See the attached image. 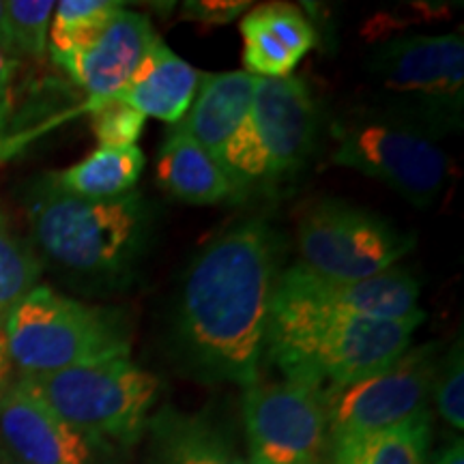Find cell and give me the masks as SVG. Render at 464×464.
<instances>
[{
  "instance_id": "14",
  "label": "cell",
  "mask_w": 464,
  "mask_h": 464,
  "mask_svg": "<svg viewBox=\"0 0 464 464\" xmlns=\"http://www.w3.org/2000/svg\"><path fill=\"white\" fill-rule=\"evenodd\" d=\"M274 295L370 321H406L421 312L420 282L400 266L365 280H332L297 263L277 276Z\"/></svg>"
},
{
  "instance_id": "23",
  "label": "cell",
  "mask_w": 464,
  "mask_h": 464,
  "mask_svg": "<svg viewBox=\"0 0 464 464\" xmlns=\"http://www.w3.org/2000/svg\"><path fill=\"white\" fill-rule=\"evenodd\" d=\"M42 263L0 213V318L37 286Z\"/></svg>"
},
{
  "instance_id": "29",
  "label": "cell",
  "mask_w": 464,
  "mask_h": 464,
  "mask_svg": "<svg viewBox=\"0 0 464 464\" xmlns=\"http://www.w3.org/2000/svg\"><path fill=\"white\" fill-rule=\"evenodd\" d=\"M434 464H464L462 439L451 440L448 448L440 450V454H437V458H434Z\"/></svg>"
},
{
  "instance_id": "21",
  "label": "cell",
  "mask_w": 464,
  "mask_h": 464,
  "mask_svg": "<svg viewBox=\"0 0 464 464\" xmlns=\"http://www.w3.org/2000/svg\"><path fill=\"white\" fill-rule=\"evenodd\" d=\"M432 440L430 413L368 434L329 440L332 464H426Z\"/></svg>"
},
{
  "instance_id": "4",
  "label": "cell",
  "mask_w": 464,
  "mask_h": 464,
  "mask_svg": "<svg viewBox=\"0 0 464 464\" xmlns=\"http://www.w3.org/2000/svg\"><path fill=\"white\" fill-rule=\"evenodd\" d=\"M5 340L24 376L130 359L131 351L127 314L82 304L48 286H34L11 307Z\"/></svg>"
},
{
  "instance_id": "31",
  "label": "cell",
  "mask_w": 464,
  "mask_h": 464,
  "mask_svg": "<svg viewBox=\"0 0 464 464\" xmlns=\"http://www.w3.org/2000/svg\"><path fill=\"white\" fill-rule=\"evenodd\" d=\"M0 464H24V462H20L17 460L15 456H11L7 450L3 448V445H0Z\"/></svg>"
},
{
  "instance_id": "15",
  "label": "cell",
  "mask_w": 464,
  "mask_h": 464,
  "mask_svg": "<svg viewBox=\"0 0 464 464\" xmlns=\"http://www.w3.org/2000/svg\"><path fill=\"white\" fill-rule=\"evenodd\" d=\"M158 39L147 15L116 9L61 69L89 95V110L114 102Z\"/></svg>"
},
{
  "instance_id": "27",
  "label": "cell",
  "mask_w": 464,
  "mask_h": 464,
  "mask_svg": "<svg viewBox=\"0 0 464 464\" xmlns=\"http://www.w3.org/2000/svg\"><path fill=\"white\" fill-rule=\"evenodd\" d=\"M20 72V58L0 48V155L7 144V130L15 108V80Z\"/></svg>"
},
{
  "instance_id": "19",
  "label": "cell",
  "mask_w": 464,
  "mask_h": 464,
  "mask_svg": "<svg viewBox=\"0 0 464 464\" xmlns=\"http://www.w3.org/2000/svg\"><path fill=\"white\" fill-rule=\"evenodd\" d=\"M155 181L172 198L188 205H222L239 200L216 160L188 133L170 127L158 150Z\"/></svg>"
},
{
  "instance_id": "2",
  "label": "cell",
  "mask_w": 464,
  "mask_h": 464,
  "mask_svg": "<svg viewBox=\"0 0 464 464\" xmlns=\"http://www.w3.org/2000/svg\"><path fill=\"white\" fill-rule=\"evenodd\" d=\"M423 318L420 312L406 321H370L274 295L265 353L284 379L324 393L396 362Z\"/></svg>"
},
{
  "instance_id": "11",
  "label": "cell",
  "mask_w": 464,
  "mask_h": 464,
  "mask_svg": "<svg viewBox=\"0 0 464 464\" xmlns=\"http://www.w3.org/2000/svg\"><path fill=\"white\" fill-rule=\"evenodd\" d=\"M249 464H321L329 443L323 392L297 381H256L243 393Z\"/></svg>"
},
{
  "instance_id": "10",
  "label": "cell",
  "mask_w": 464,
  "mask_h": 464,
  "mask_svg": "<svg viewBox=\"0 0 464 464\" xmlns=\"http://www.w3.org/2000/svg\"><path fill=\"white\" fill-rule=\"evenodd\" d=\"M256 78L241 72L202 73L196 100L181 123L172 125L194 138L216 160L239 200L254 185H265V160L252 121Z\"/></svg>"
},
{
  "instance_id": "8",
  "label": "cell",
  "mask_w": 464,
  "mask_h": 464,
  "mask_svg": "<svg viewBox=\"0 0 464 464\" xmlns=\"http://www.w3.org/2000/svg\"><path fill=\"white\" fill-rule=\"evenodd\" d=\"M301 265L332 280H365L398 266L415 235L340 200H318L297 226Z\"/></svg>"
},
{
  "instance_id": "20",
  "label": "cell",
  "mask_w": 464,
  "mask_h": 464,
  "mask_svg": "<svg viewBox=\"0 0 464 464\" xmlns=\"http://www.w3.org/2000/svg\"><path fill=\"white\" fill-rule=\"evenodd\" d=\"M142 170L144 153L140 147L97 149L65 170L45 174V181L80 198L110 200L133 191Z\"/></svg>"
},
{
  "instance_id": "5",
  "label": "cell",
  "mask_w": 464,
  "mask_h": 464,
  "mask_svg": "<svg viewBox=\"0 0 464 464\" xmlns=\"http://www.w3.org/2000/svg\"><path fill=\"white\" fill-rule=\"evenodd\" d=\"M368 72L390 119L417 127L432 138L462 127L464 42L460 34L392 39L372 52Z\"/></svg>"
},
{
  "instance_id": "13",
  "label": "cell",
  "mask_w": 464,
  "mask_h": 464,
  "mask_svg": "<svg viewBox=\"0 0 464 464\" xmlns=\"http://www.w3.org/2000/svg\"><path fill=\"white\" fill-rule=\"evenodd\" d=\"M252 121L265 160V185L293 179L314 149L318 110L310 86L297 75L256 78Z\"/></svg>"
},
{
  "instance_id": "24",
  "label": "cell",
  "mask_w": 464,
  "mask_h": 464,
  "mask_svg": "<svg viewBox=\"0 0 464 464\" xmlns=\"http://www.w3.org/2000/svg\"><path fill=\"white\" fill-rule=\"evenodd\" d=\"M56 3L52 0H7L5 3V28H7V52L17 56L44 58L48 50L50 22Z\"/></svg>"
},
{
  "instance_id": "1",
  "label": "cell",
  "mask_w": 464,
  "mask_h": 464,
  "mask_svg": "<svg viewBox=\"0 0 464 464\" xmlns=\"http://www.w3.org/2000/svg\"><path fill=\"white\" fill-rule=\"evenodd\" d=\"M277 243L260 219L226 230L185 274L174 342L198 379L249 387L260 379L277 280Z\"/></svg>"
},
{
  "instance_id": "30",
  "label": "cell",
  "mask_w": 464,
  "mask_h": 464,
  "mask_svg": "<svg viewBox=\"0 0 464 464\" xmlns=\"http://www.w3.org/2000/svg\"><path fill=\"white\" fill-rule=\"evenodd\" d=\"M0 48L7 50V28H5V3L0 0Z\"/></svg>"
},
{
  "instance_id": "17",
  "label": "cell",
  "mask_w": 464,
  "mask_h": 464,
  "mask_svg": "<svg viewBox=\"0 0 464 464\" xmlns=\"http://www.w3.org/2000/svg\"><path fill=\"white\" fill-rule=\"evenodd\" d=\"M202 73L177 56L160 37L150 44L140 67L116 97L142 116L177 125L188 114L198 92Z\"/></svg>"
},
{
  "instance_id": "7",
  "label": "cell",
  "mask_w": 464,
  "mask_h": 464,
  "mask_svg": "<svg viewBox=\"0 0 464 464\" xmlns=\"http://www.w3.org/2000/svg\"><path fill=\"white\" fill-rule=\"evenodd\" d=\"M332 164L379 179L411 205L430 207L445 188L450 160L432 136L393 119L334 125Z\"/></svg>"
},
{
  "instance_id": "16",
  "label": "cell",
  "mask_w": 464,
  "mask_h": 464,
  "mask_svg": "<svg viewBox=\"0 0 464 464\" xmlns=\"http://www.w3.org/2000/svg\"><path fill=\"white\" fill-rule=\"evenodd\" d=\"M239 31L243 72L254 78H288L316 45L312 22L288 3H266L247 11Z\"/></svg>"
},
{
  "instance_id": "26",
  "label": "cell",
  "mask_w": 464,
  "mask_h": 464,
  "mask_svg": "<svg viewBox=\"0 0 464 464\" xmlns=\"http://www.w3.org/2000/svg\"><path fill=\"white\" fill-rule=\"evenodd\" d=\"M432 398L439 415L454 430L464 428V363H462V342L448 353L443 362H439L437 376H434Z\"/></svg>"
},
{
  "instance_id": "6",
  "label": "cell",
  "mask_w": 464,
  "mask_h": 464,
  "mask_svg": "<svg viewBox=\"0 0 464 464\" xmlns=\"http://www.w3.org/2000/svg\"><path fill=\"white\" fill-rule=\"evenodd\" d=\"M20 382L73 428L112 448H131L144 437L160 396V381L131 359L22 376Z\"/></svg>"
},
{
  "instance_id": "18",
  "label": "cell",
  "mask_w": 464,
  "mask_h": 464,
  "mask_svg": "<svg viewBox=\"0 0 464 464\" xmlns=\"http://www.w3.org/2000/svg\"><path fill=\"white\" fill-rule=\"evenodd\" d=\"M150 464H249L216 420L161 406L150 415Z\"/></svg>"
},
{
  "instance_id": "32",
  "label": "cell",
  "mask_w": 464,
  "mask_h": 464,
  "mask_svg": "<svg viewBox=\"0 0 464 464\" xmlns=\"http://www.w3.org/2000/svg\"><path fill=\"white\" fill-rule=\"evenodd\" d=\"M0 376H3V353H0Z\"/></svg>"
},
{
  "instance_id": "9",
  "label": "cell",
  "mask_w": 464,
  "mask_h": 464,
  "mask_svg": "<svg viewBox=\"0 0 464 464\" xmlns=\"http://www.w3.org/2000/svg\"><path fill=\"white\" fill-rule=\"evenodd\" d=\"M439 344L406 348L381 372L323 393L329 440L368 434L428 415Z\"/></svg>"
},
{
  "instance_id": "12",
  "label": "cell",
  "mask_w": 464,
  "mask_h": 464,
  "mask_svg": "<svg viewBox=\"0 0 464 464\" xmlns=\"http://www.w3.org/2000/svg\"><path fill=\"white\" fill-rule=\"evenodd\" d=\"M0 445L24 464H112L116 448L91 437L15 382L0 398Z\"/></svg>"
},
{
  "instance_id": "22",
  "label": "cell",
  "mask_w": 464,
  "mask_h": 464,
  "mask_svg": "<svg viewBox=\"0 0 464 464\" xmlns=\"http://www.w3.org/2000/svg\"><path fill=\"white\" fill-rule=\"evenodd\" d=\"M125 3H116V0H63V3H56L48 34L52 61L61 67Z\"/></svg>"
},
{
  "instance_id": "28",
  "label": "cell",
  "mask_w": 464,
  "mask_h": 464,
  "mask_svg": "<svg viewBox=\"0 0 464 464\" xmlns=\"http://www.w3.org/2000/svg\"><path fill=\"white\" fill-rule=\"evenodd\" d=\"M247 7V3H188L185 15L205 24H228L232 17L243 14Z\"/></svg>"
},
{
  "instance_id": "25",
  "label": "cell",
  "mask_w": 464,
  "mask_h": 464,
  "mask_svg": "<svg viewBox=\"0 0 464 464\" xmlns=\"http://www.w3.org/2000/svg\"><path fill=\"white\" fill-rule=\"evenodd\" d=\"M147 116L114 100L92 112V136L100 149H127L136 147L140 140Z\"/></svg>"
},
{
  "instance_id": "3",
  "label": "cell",
  "mask_w": 464,
  "mask_h": 464,
  "mask_svg": "<svg viewBox=\"0 0 464 464\" xmlns=\"http://www.w3.org/2000/svg\"><path fill=\"white\" fill-rule=\"evenodd\" d=\"M42 254L80 276L121 280L147 252L150 211L136 189L110 200L65 194L42 179L28 205Z\"/></svg>"
}]
</instances>
